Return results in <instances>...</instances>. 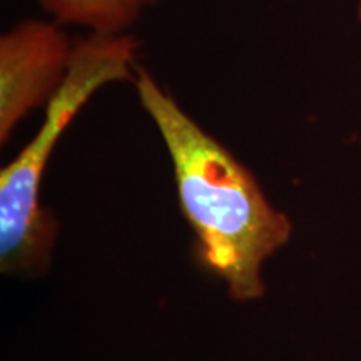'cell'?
<instances>
[{
  "label": "cell",
  "mask_w": 361,
  "mask_h": 361,
  "mask_svg": "<svg viewBox=\"0 0 361 361\" xmlns=\"http://www.w3.org/2000/svg\"><path fill=\"white\" fill-rule=\"evenodd\" d=\"M139 40L133 35L89 34L75 39L69 74L45 106V119L20 154L0 171V266L4 273L42 271L59 224L40 206V183L54 149L74 117L99 89L135 79Z\"/></svg>",
  "instance_id": "cell-2"
},
{
  "label": "cell",
  "mask_w": 361,
  "mask_h": 361,
  "mask_svg": "<svg viewBox=\"0 0 361 361\" xmlns=\"http://www.w3.org/2000/svg\"><path fill=\"white\" fill-rule=\"evenodd\" d=\"M75 39L62 24L29 19L0 37V142L29 112L47 106L69 74Z\"/></svg>",
  "instance_id": "cell-3"
},
{
  "label": "cell",
  "mask_w": 361,
  "mask_h": 361,
  "mask_svg": "<svg viewBox=\"0 0 361 361\" xmlns=\"http://www.w3.org/2000/svg\"><path fill=\"white\" fill-rule=\"evenodd\" d=\"M358 17H360V20H361V4L358 6Z\"/></svg>",
  "instance_id": "cell-5"
},
{
  "label": "cell",
  "mask_w": 361,
  "mask_h": 361,
  "mask_svg": "<svg viewBox=\"0 0 361 361\" xmlns=\"http://www.w3.org/2000/svg\"><path fill=\"white\" fill-rule=\"evenodd\" d=\"M62 25H79L97 35H123L159 0H37Z\"/></svg>",
  "instance_id": "cell-4"
},
{
  "label": "cell",
  "mask_w": 361,
  "mask_h": 361,
  "mask_svg": "<svg viewBox=\"0 0 361 361\" xmlns=\"http://www.w3.org/2000/svg\"><path fill=\"white\" fill-rule=\"evenodd\" d=\"M142 109L159 130L174 169L179 207L196 234V256L228 284L229 296H263L261 266L291 236V221L274 209L250 169L206 133L151 72L135 69Z\"/></svg>",
  "instance_id": "cell-1"
}]
</instances>
